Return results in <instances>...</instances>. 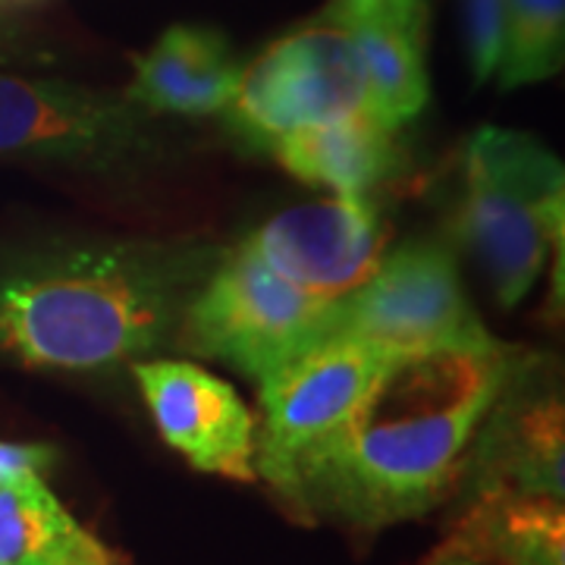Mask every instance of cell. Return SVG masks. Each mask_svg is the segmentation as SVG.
I'll return each instance as SVG.
<instances>
[{"label":"cell","instance_id":"1","mask_svg":"<svg viewBox=\"0 0 565 565\" xmlns=\"http://www.w3.org/2000/svg\"><path fill=\"white\" fill-rule=\"evenodd\" d=\"M512 362L509 345L393 352L277 500L299 522L355 531L422 519L459 490L468 446Z\"/></svg>","mask_w":565,"mask_h":565},{"label":"cell","instance_id":"2","mask_svg":"<svg viewBox=\"0 0 565 565\" xmlns=\"http://www.w3.org/2000/svg\"><path fill=\"white\" fill-rule=\"evenodd\" d=\"M223 248L66 236L0 248V364L102 371L177 343Z\"/></svg>","mask_w":565,"mask_h":565},{"label":"cell","instance_id":"3","mask_svg":"<svg viewBox=\"0 0 565 565\" xmlns=\"http://www.w3.org/2000/svg\"><path fill=\"white\" fill-rule=\"evenodd\" d=\"M563 163L544 145L487 126L468 141L452 236L481 264L503 308L525 299L550 245H563Z\"/></svg>","mask_w":565,"mask_h":565},{"label":"cell","instance_id":"4","mask_svg":"<svg viewBox=\"0 0 565 565\" xmlns=\"http://www.w3.org/2000/svg\"><path fill=\"white\" fill-rule=\"evenodd\" d=\"M330 302L305 292L248 252L223 248L221 262L182 315L173 349L217 359L262 384L280 364L321 345Z\"/></svg>","mask_w":565,"mask_h":565},{"label":"cell","instance_id":"5","mask_svg":"<svg viewBox=\"0 0 565 565\" xmlns=\"http://www.w3.org/2000/svg\"><path fill=\"white\" fill-rule=\"evenodd\" d=\"M362 340L386 352L500 349L465 296L452 252L440 243L399 245L349 296L330 302L321 343Z\"/></svg>","mask_w":565,"mask_h":565},{"label":"cell","instance_id":"6","mask_svg":"<svg viewBox=\"0 0 565 565\" xmlns=\"http://www.w3.org/2000/svg\"><path fill=\"white\" fill-rule=\"evenodd\" d=\"M221 114L226 129L255 151L364 114L362 61L345 22L323 13L264 47L262 57L243 66L236 95Z\"/></svg>","mask_w":565,"mask_h":565},{"label":"cell","instance_id":"7","mask_svg":"<svg viewBox=\"0 0 565 565\" xmlns=\"http://www.w3.org/2000/svg\"><path fill=\"white\" fill-rule=\"evenodd\" d=\"M158 148L151 114L129 98L0 73V158L110 177L158 161Z\"/></svg>","mask_w":565,"mask_h":565},{"label":"cell","instance_id":"8","mask_svg":"<svg viewBox=\"0 0 565 565\" xmlns=\"http://www.w3.org/2000/svg\"><path fill=\"white\" fill-rule=\"evenodd\" d=\"M393 352L362 340L311 345L258 384L255 471L280 497L305 456L321 446L359 405Z\"/></svg>","mask_w":565,"mask_h":565},{"label":"cell","instance_id":"9","mask_svg":"<svg viewBox=\"0 0 565 565\" xmlns=\"http://www.w3.org/2000/svg\"><path fill=\"white\" fill-rule=\"evenodd\" d=\"M386 243L390 226L371 195H333L270 217L243 245L282 280L337 302L377 270Z\"/></svg>","mask_w":565,"mask_h":565},{"label":"cell","instance_id":"10","mask_svg":"<svg viewBox=\"0 0 565 565\" xmlns=\"http://www.w3.org/2000/svg\"><path fill=\"white\" fill-rule=\"evenodd\" d=\"M459 487L468 497L487 490L565 497L563 399L550 386L531 381L525 355L512 362L500 396L468 446Z\"/></svg>","mask_w":565,"mask_h":565},{"label":"cell","instance_id":"11","mask_svg":"<svg viewBox=\"0 0 565 565\" xmlns=\"http://www.w3.org/2000/svg\"><path fill=\"white\" fill-rule=\"evenodd\" d=\"M167 446L207 475L255 484V415L233 386L192 362L132 364Z\"/></svg>","mask_w":565,"mask_h":565},{"label":"cell","instance_id":"12","mask_svg":"<svg viewBox=\"0 0 565 565\" xmlns=\"http://www.w3.org/2000/svg\"><path fill=\"white\" fill-rule=\"evenodd\" d=\"M330 13V10H327ZM359 47L364 73V114L384 129H399L427 104V3L367 0L359 10L333 13Z\"/></svg>","mask_w":565,"mask_h":565},{"label":"cell","instance_id":"13","mask_svg":"<svg viewBox=\"0 0 565 565\" xmlns=\"http://www.w3.org/2000/svg\"><path fill=\"white\" fill-rule=\"evenodd\" d=\"M239 76L243 63L217 29L173 25L148 54L136 57L126 98L151 117H207L233 102Z\"/></svg>","mask_w":565,"mask_h":565},{"label":"cell","instance_id":"14","mask_svg":"<svg viewBox=\"0 0 565 565\" xmlns=\"http://www.w3.org/2000/svg\"><path fill=\"white\" fill-rule=\"evenodd\" d=\"M274 154L292 177L333 189L337 195H371L403 170V148L367 114L323 122L280 139Z\"/></svg>","mask_w":565,"mask_h":565},{"label":"cell","instance_id":"15","mask_svg":"<svg viewBox=\"0 0 565 565\" xmlns=\"http://www.w3.org/2000/svg\"><path fill=\"white\" fill-rule=\"evenodd\" d=\"M440 546L493 565H565L563 500L505 490L468 497Z\"/></svg>","mask_w":565,"mask_h":565},{"label":"cell","instance_id":"16","mask_svg":"<svg viewBox=\"0 0 565 565\" xmlns=\"http://www.w3.org/2000/svg\"><path fill=\"white\" fill-rule=\"evenodd\" d=\"M0 565H126L70 515L41 471L0 481Z\"/></svg>","mask_w":565,"mask_h":565},{"label":"cell","instance_id":"17","mask_svg":"<svg viewBox=\"0 0 565 565\" xmlns=\"http://www.w3.org/2000/svg\"><path fill=\"white\" fill-rule=\"evenodd\" d=\"M565 0H505L500 85L519 88L550 79L563 66Z\"/></svg>","mask_w":565,"mask_h":565},{"label":"cell","instance_id":"18","mask_svg":"<svg viewBox=\"0 0 565 565\" xmlns=\"http://www.w3.org/2000/svg\"><path fill=\"white\" fill-rule=\"evenodd\" d=\"M462 20L471 79L484 85L503 61L505 0H462Z\"/></svg>","mask_w":565,"mask_h":565},{"label":"cell","instance_id":"19","mask_svg":"<svg viewBox=\"0 0 565 565\" xmlns=\"http://www.w3.org/2000/svg\"><path fill=\"white\" fill-rule=\"evenodd\" d=\"M54 449L41 444H7L0 440V481L22 471H44L54 465Z\"/></svg>","mask_w":565,"mask_h":565},{"label":"cell","instance_id":"20","mask_svg":"<svg viewBox=\"0 0 565 565\" xmlns=\"http://www.w3.org/2000/svg\"><path fill=\"white\" fill-rule=\"evenodd\" d=\"M418 565H493L484 563V559H475V556H465V553H456V550H446V546H437L430 556H424Z\"/></svg>","mask_w":565,"mask_h":565},{"label":"cell","instance_id":"21","mask_svg":"<svg viewBox=\"0 0 565 565\" xmlns=\"http://www.w3.org/2000/svg\"><path fill=\"white\" fill-rule=\"evenodd\" d=\"M364 3H367V0H333L327 10H330V13H349V10H359Z\"/></svg>","mask_w":565,"mask_h":565}]
</instances>
